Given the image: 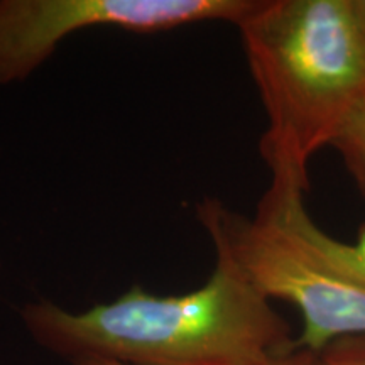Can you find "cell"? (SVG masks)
<instances>
[{
	"mask_svg": "<svg viewBox=\"0 0 365 365\" xmlns=\"http://www.w3.org/2000/svg\"><path fill=\"white\" fill-rule=\"evenodd\" d=\"M21 318L36 344L68 364L266 365L296 346L272 299L222 254L205 284L185 294L159 296L134 284L85 312L27 303Z\"/></svg>",
	"mask_w": 365,
	"mask_h": 365,
	"instance_id": "6da1fadb",
	"label": "cell"
},
{
	"mask_svg": "<svg viewBox=\"0 0 365 365\" xmlns=\"http://www.w3.org/2000/svg\"><path fill=\"white\" fill-rule=\"evenodd\" d=\"M264 113L271 182L308 193L309 164L365 100V41L352 0H259L237 24Z\"/></svg>",
	"mask_w": 365,
	"mask_h": 365,
	"instance_id": "7a4b0ae2",
	"label": "cell"
},
{
	"mask_svg": "<svg viewBox=\"0 0 365 365\" xmlns=\"http://www.w3.org/2000/svg\"><path fill=\"white\" fill-rule=\"evenodd\" d=\"M195 215L215 254L230 259L272 301L298 309L296 346L319 352L335 339L365 335V289L319 269L279 218L257 203L254 217L205 196Z\"/></svg>",
	"mask_w": 365,
	"mask_h": 365,
	"instance_id": "3957f363",
	"label": "cell"
},
{
	"mask_svg": "<svg viewBox=\"0 0 365 365\" xmlns=\"http://www.w3.org/2000/svg\"><path fill=\"white\" fill-rule=\"evenodd\" d=\"M259 0H0V86L29 78L71 34L118 27L139 34L202 22L237 24Z\"/></svg>",
	"mask_w": 365,
	"mask_h": 365,
	"instance_id": "277c9868",
	"label": "cell"
},
{
	"mask_svg": "<svg viewBox=\"0 0 365 365\" xmlns=\"http://www.w3.org/2000/svg\"><path fill=\"white\" fill-rule=\"evenodd\" d=\"M304 196L307 193L291 186L271 182L259 205L284 223L303 252L319 269L336 279L365 289V223L359 227L357 239L350 244L335 239L313 220Z\"/></svg>",
	"mask_w": 365,
	"mask_h": 365,
	"instance_id": "5b68a950",
	"label": "cell"
},
{
	"mask_svg": "<svg viewBox=\"0 0 365 365\" xmlns=\"http://www.w3.org/2000/svg\"><path fill=\"white\" fill-rule=\"evenodd\" d=\"M331 148L339 150L355 188L365 198V100L346 118Z\"/></svg>",
	"mask_w": 365,
	"mask_h": 365,
	"instance_id": "8992f818",
	"label": "cell"
},
{
	"mask_svg": "<svg viewBox=\"0 0 365 365\" xmlns=\"http://www.w3.org/2000/svg\"><path fill=\"white\" fill-rule=\"evenodd\" d=\"M318 365H365V335L335 339L318 352Z\"/></svg>",
	"mask_w": 365,
	"mask_h": 365,
	"instance_id": "52a82bcc",
	"label": "cell"
},
{
	"mask_svg": "<svg viewBox=\"0 0 365 365\" xmlns=\"http://www.w3.org/2000/svg\"><path fill=\"white\" fill-rule=\"evenodd\" d=\"M68 365H120V364L110 362V360H102V359H86V360H78V362H71ZM266 365H318V352L294 346L291 352L274 359L272 362H269Z\"/></svg>",
	"mask_w": 365,
	"mask_h": 365,
	"instance_id": "ba28073f",
	"label": "cell"
},
{
	"mask_svg": "<svg viewBox=\"0 0 365 365\" xmlns=\"http://www.w3.org/2000/svg\"><path fill=\"white\" fill-rule=\"evenodd\" d=\"M352 7H354L355 17H357L360 33H362L364 41H365V0H352Z\"/></svg>",
	"mask_w": 365,
	"mask_h": 365,
	"instance_id": "9c48e42d",
	"label": "cell"
}]
</instances>
